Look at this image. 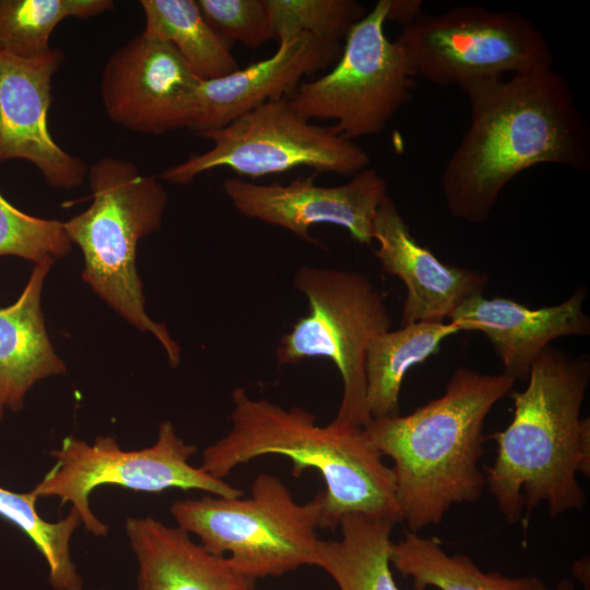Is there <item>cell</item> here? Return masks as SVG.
<instances>
[{
  "mask_svg": "<svg viewBox=\"0 0 590 590\" xmlns=\"http://www.w3.org/2000/svg\"><path fill=\"white\" fill-rule=\"evenodd\" d=\"M54 261L34 264L17 299L0 308V402L12 411L23 408L38 381L66 373L48 337L42 311L44 281Z\"/></svg>",
  "mask_w": 590,
  "mask_h": 590,
  "instance_id": "cell-19",
  "label": "cell"
},
{
  "mask_svg": "<svg viewBox=\"0 0 590 590\" xmlns=\"http://www.w3.org/2000/svg\"><path fill=\"white\" fill-rule=\"evenodd\" d=\"M71 248L63 222L24 213L0 192V257L15 256L34 264L55 262Z\"/></svg>",
  "mask_w": 590,
  "mask_h": 590,
  "instance_id": "cell-27",
  "label": "cell"
},
{
  "mask_svg": "<svg viewBox=\"0 0 590 590\" xmlns=\"http://www.w3.org/2000/svg\"><path fill=\"white\" fill-rule=\"evenodd\" d=\"M98 590H105V589H98Z\"/></svg>",
  "mask_w": 590,
  "mask_h": 590,
  "instance_id": "cell-32",
  "label": "cell"
},
{
  "mask_svg": "<svg viewBox=\"0 0 590 590\" xmlns=\"http://www.w3.org/2000/svg\"><path fill=\"white\" fill-rule=\"evenodd\" d=\"M125 530L138 563L137 590H252L257 582L179 527L129 517Z\"/></svg>",
  "mask_w": 590,
  "mask_h": 590,
  "instance_id": "cell-18",
  "label": "cell"
},
{
  "mask_svg": "<svg viewBox=\"0 0 590 590\" xmlns=\"http://www.w3.org/2000/svg\"><path fill=\"white\" fill-rule=\"evenodd\" d=\"M275 38L299 33L340 44L365 16L366 8L355 0H266Z\"/></svg>",
  "mask_w": 590,
  "mask_h": 590,
  "instance_id": "cell-26",
  "label": "cell"
},
{
  "mask_svg": "<svg viewBox=\"0 0 590 590\" xmlns=\"http://www.w3.org/2000/svg\"><path fill=\"white\" fill-rule=\"evenodd\" d=\"M587 292L578 286L564 302L531 309L519 302L483 294L462 303L449 321L460 331H477L492 343L506 375L526 379L533 362L551 345L567 335H588L590 318L583 311Z\"/></svg>",
  "mask_w": 590,
  "mask_h": 590,
  "instance_id": "cell-17",
  "label": "cell"
},
{
  "mask_svg": "<svg viewBox=\"0 0 590 590\" xmlns=\"http://www.w3.org/2000/svg\"><path fill=\"white\" fill-rule=\"evenodd\" d=\"M589 381L587 355L548 345L531 365L527 387L510 392L514 417L493 435L497 455L484 471L487 489L510 523L541 503L551 516L585 508L577 474H590V420L580 417Z\"/></svg>",
  "mask_w": 590,
  "mask_h": 590,
  "instance_id": "cell-2",
  "label": "cell"
},
{
  "mask_svg": "<svg viewBox=\"0 0 590 590\" xmlns=\"http://www.w3.org/2000/svg\"><path fill=\"white\" fill-rule=\"evenodd\" d=\"M390 0H379L349 32L333 69L303 82L288 98L305 118L333 120V132L354 141L381 132L414 88V69L385 24Z\"/></svg>",
  "mask_w": 590,
  "mask_h": 590,
  "instance_id": "cell-10",
  "label": "cell"
},
{
  "mask_svg": "<svg viewBox=\"0 0 590 590\" xmlns=\"http://www.w3.org/2000/svg\"><path fill=\"white\" fill-rule=\"evenodd\" d=\"M142 34L169 43L202 81L238 70L231 44L203 17L196 0H141Z\"/></svg>",
  "mask_w": 590,
  "mask_h": 590,
  "instance_id": "cell-22",
  "label": "cell"
},
{
  "mask_svg": "<svg viewBox=\"0 0 590 590\" xmlns=\"http://www.w3.org/2000/svg\"><path fill=\"white\" fill-rule=\"evenodd\" d=\"M91 205L63 222L72 244L83 255L82 279L107 305L137 329L153 334L170 366L181 359V349L164 323L145 310L137 271L140 239L158 231L168 196L158 177L140 173L127 160L106 156L87 170Z\"/></svg>",
  "mask_w": 590,
  "mask_h": 590,
  "instance_id": "cell-5",
  "label": "cell"
},
{
  "mask_svg": "<svg viewBox=\"0 0 590 590\" xmlns=\"http://www.w3.org/2000/svg\"><path fill=\"white\" fill-rule=\"evenodd\" d=\"M392 518L349 514L340 540L318 541L312 565L323 569L340 590H399L391 573Z\"/></svg>",
  "mask_w": 590,
  "mask_h": 590,
  "instance_id": "cell-20",
  "label": "cell"
},
{
  "mask_svg": "<svg viewBox=\"0 0 590 590\" xmlns=\"http://www.w3.org/2000/svg\"><path fill=\"white\" fill-rule=\"evenodd\" d=\"M64 60L61 49L21 58L0 50V163H32L54 189L80 187L88 166L52 139L48 126L51 81Z\"/></svg>",
  "mask_w": 590,
  "mask_h": 590,
  "instance_id": "cell-14",
  "label": "cell"
},
{
  "mask_svg": "<svg viewBox=\"0 0 590 590\" xmlns=\"http://www.w3.org/2000/svg\"><path fill=\"white\" fill-rule=\"evenodd\" d=\"M516 380L457 368L442 396L408 415L370 420L364 429L391 467L401 522L418 532L439 524L457 504L474 503L486 486L479 462L484 422Z\"/></svg>",
  "mask_w": 590,
  "mask_h": 590,
  "instance_id": "cell-3",
  "label": "cell"
},
{
  "mask_svg": "<svg viewBox=\"0 0 590 590\" xmlns=\"http://www.w3.org/2000/svg\"><path fill=\"white\" fill-rule=\"evenodd\" d=\"M470 125L440 176L449 213L483 224L504 187L539 164L590 167V137L566 80L553 68L460 85Z\"/></svg>",
  "mask_w": 590,
  "mask_h": 590,
  "instance_id": "cell-1",
  "label": "cell"
},
{
  "mask_svg": "<svg viewBox=\"0 0 590 590\" xmlns=\"http://www.w3.org/2000/svg\"><path fill=\"white\" fill-rule=\"evenodd\" d=\"M341 51L340 44L306 33L279 39L269 58L219 79L201 80L189 130L197 135L216 130L263 103L290 98L304 76L327 68Z\"/></svg>",
  "mask_w": 590,
  "mask_h": 590,
  "instance_id": "cell-16",
  "label": "cell"
},
{
  "mask_svg": "<svg viewBox=\"0 0 590 590\" xmlns=\"http://www.w3.org/2000/svg\"><path fill=\"white\" fill-rule=\"evenodd\" d=\"M294 286L307 297L309 311L280 339L278 364L330 359L343 384L333 422L364 427L371 420L366 408V351L392 323L385 296L366 274L341 269L300 267Z\"/></svg>",
  "mask_w": 590,
  "mask_h": 590,
  "instance_id": "cell-7",
  "label": "cell"
},
{
  "mask_svg": "<svg viewBox=\"0 0 590 590\" xmlns=\"http://www.w3.org/2000/svg\"><path fill=\"white\" fill-rule=\"evenodd\" d=\"M113 8L110 0H0V50L21 58L46 55L63 20L88 19Z\"/></svg>",
  "mask_w": 590,
  "mask_h": 590,
  "instance_id": "cell-24",
  "label": "cell"
},
{
  "mask_svg": "<svg viewBox=\"0 0 590 590\" xmlns=\"http://www.w3.org/2000/svg\"><path fill=\"white\" fill-rule=\"evenodd\" d=\"M4 405L0 402V423L2 421V417H3V413H4Z\"/></svg>",
  "mask_w": 590,
  "mask_h": 590,
  "instance_id": "cell-31",
  "label": "cell"
},
{
  "mask_svg": "<svg viewBox=\"0 0 590 590\" xmlns=\"http://www.w3.org/2000/svg\"><path fill=\"white\" fill-rule=\"evenodd\" d=\"M208 24L224 40L257 49L275 38L266 0H196Z\"/></svg>",
  "mask_w": 590,
  "mask_h": 590,
  "instance_id": "cell-28",
  "label": "cell"
},
{
  "mask_svg": "<svg viewBox=\"0 0 590 590\" xmlns=\"http://www.w3.org/2000/svg\"><path fill=\"white\" fill-rule=\"evenodd\" d=\"M374 253L382 270L406 287L401 327L444 320L467 299L483 294L488 275L441 262L411 234L394 201L387 196L373 224Z\"/></svg>",
  "mask_w": 590,
  "mask_h": 590,
  "instance_id": "cell-15",
  "label": "cell"
},
{
  "mask_svg": "<svg viewBox=\"0 0 590 590\" xmlns=\"http://www.w3.org/2000/svg\"><path fill=\"white\" fill-rule=\"evenodd\" d=\"M314 176L286 185H261L241 178L223 181L232 205L245 217L290 231L317 244L309 227L332 224L345 228L358 243L371 246L373 224L387 194V181L367 167L345 184L319 186Z\"/></svg>",
  "mask_w": 590,
  "mask_h": 590,
  "instance_id": "cell-13",
  "label": "cell"
},
{
  "mask_svg": "<svg viewBox=\"0 0 590 590\" xmlns=\"http://www.w3.org/2000/svg\"><path fill=\"white\" fill-rule=\"evenodd\" d=\"M321 492L297 503L276 476L262 473L249 497L208 494L173 503L177 527L199 538L209 553L225 556L253 580L312 565L321 528Z\"/></svg>",
  "mask_w": 590,
  "mask_h": 590,
  "instance_id": "cell-6",
  "label": "cell"
},
{
  "mask_svg": "<svg viewBox=\"0 0 590 590\" xmlns=\"http://www.w3.org/2000/svg\"><path fill=\"white\" fill-rule=\"evenodd\" d=\"M521 578V590H575L574 583L568 578H562L554 587H548L542 579L535 576Z\"/></svg>",
  "mask_w": 590,
  "mask_h": 590,
  "instance_id": "cell-30",
  "label": "cell"
},
{
  "mask_svg": "<svg viewBox=\"0 0 590 590\" xmlns=\"http://www.w3.org/2000/svg\"><path fill=\"white\" fill-rule=\"evenodd\" d=\"M231 428L202 451L200 468L223 480L240 464L270 455L292 461L293 476L317 471L321 491V528L334 530L349 514L389 517L401 522L391 467L364 427L331 422L299 406L283 408L255 399L244 388L232 391Z\"/></svg>",
  "mask_w": 590,
  "mask_h": 590,
  "instance_id": "cell-4",
  "label": "cell"
},
{
  "mask_svg": "<svg viewBox=\"0 0 590 590\" xmlns=\"http://www.w3.org/2000/svg\"><path fill=\"white\" fill-rule=\"evenodd\" d=\"M212 146L164 169L158 178L175 185L228 168L258 178L297 167L353 177L369 165V155L354 141L330 127H321L297 113L288 98L263 103L223 128L198 134Z\"/></svg>",
  "mask_w": 590,
  "mask_h": 590,
  "instance_id": "cell-8",
  "label": "cell"
},
{
  "mask_svg": "<svg viewBox=\"0 0 590 590\" xmlns=\"http://www.w3.org/2000/svg\"><path fill=\"white\" fill-rule=\"evenodd\" d=\"M200 82L169 43L141 33L108 57L101 96L116 125L161 135L190 128Z\"/></svg>",
  "mask_w": 590,
  "mask_h": 590,
  "instance_id": "cell-12",
  "label": "cell"
},
{
  "mask_svg": "<svg viewBox=\"0 0 590 590\" xmlns=\"http://www.w3.org/2000/svg\"><path fill=\"white\" fill-rule=\"evenodd\" d=\"M197 448L180 438L166 421L158 427L156 441L140 450H123L113 436H98L90 444L66 437L50 456L52 468L31 491L37 498L57 497L69 503L95 536H105L109 527L92 511L88 497L102 485H118L146 493L177 488L198 489L221 497H239L244 491L190 464Z\"/></svg>",
  "mask_w": 590,
  "mask_h": 590,
  "instance_id": "cell-9",
  "label": "cell"
},
{
  "mask_svg": "<svg viewBox=\"0 0 590 590\" xmlns=\"http://www.w3.org/2000/svg\"><path fill=\"white\" fill-rule=\"evenodd\" d=\"M421 5L417 0H390L387 22L403 24L404 27L422 12Z\"/></svg>",
  "mask_w": 590,
  "mask_h": 590,
  "instance_id": "cell-29",
  "label": "cell"
},
{
  "mask_svg": "<svg viewBox=\"0 0 590 590\" xmlns=\"http://www.w3.org/2000/svg\"><path fill=\"white\" fill-rule=\"evenodd\" d=\"M37 497L30 491L16 493L0 486V517L16 526L35 544L48 566V579L55 590H83L84 582L70 553V541L82 524L71 508L60 521L49 522L36 510Z\"/></svg>",
  "mask_w": 590,
  "mask_h": 590,
  "instance_id": "cell-25",
  "label": "cell"
},
{
  "mask_svg": "<svg viewBox=\"0 0 590 590\" xmlns=\"http://www.w3.org/2000/svg\"><path fill=\"white\" fill-rule=\"evenodd\" d=\"M390 563L413 579L414 590H521L520 577L484 573L469 556L449 555L437 540L409 530L392 543Z\"/></svg>",
  "mask_w": 590,
  "mask_h": 590,
  "instance_id": "cell-23",
  "label": "cell"
},
{
  "mask_svg": "<svg viewBox=\"0 0 590 590\" xmlns=\"http://www.w3.org/2000/svg\"><path fill=\"white\" fill-rule=\"evenodd\" d=\"M396 40L416 76L441 86L553 68L543 33L515 11L467 5L421 12Z\"/></svg>",
  "mask_w": 590,
  "mask_h": 590,
  "instance_id": "cell-11",
  "label": "cell"
},
{
  "mask_svg": "<svg viewBox=\"0 0 590 590\" xmlns=\"http://www.w3.org/2000/svg\"><path fill=\"white\" fill-rule=\"evenodd\" d=\"M460 330L452 322H414L375 337L366 351V408L371 420L399 415L408 370L437 353Z\"/></svg>",
  "mask_w": 590,
  "mask_h": 590,
  "instance_id": "cell-21",
  "label": "cell"
}]
</instances>
